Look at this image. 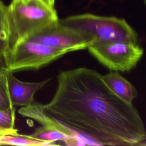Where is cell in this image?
Returning a JSON list of instances; mask_svg holds the SVG:
<instances>
[{
  "instance_id": "52a82bcc",
  "label": "cell",
  "mask_w": 146,
  "mask_h": 146,
  "mask_svg": "<svg viewBox=\"0 0 146 146\" xmlns=\"http://www.w3.org/2000/svg\"><path fill=\"white\" fill-rule=\"evenodd\" d=\"M7 88L11 103L13 107H26L35 100V94L51 79L39 82H26L18 79L11 71H7Z\"/></svg>"
},
{
  "instance_id": "30bf717a",
  "label": "cell",
  "mask_w": 146,
  "mask_h": 146,
  "mask_svg": "<svg viewBox=\"0 0 146 146\" xmlns=\"http://www.w3.org/2000/svg\"><path fill=\"white\" fill-rule=\"evenodd\" d=\"M10 25L8 8L2 0H0V54L7 60L8 55V39Z\"/></svg>"
},
{
  "instance_id": "5b68a950",
  "label": "cell",
  "mask_w": 146,
  "mask_h": 146,
  "mask_svg": "<svg viewBox=\"0 0 146 146\" xmlns=\"http://www.w3.org/2000/svg\"><path fill=\"white\" fill-rule=\"evenodd\" d=\"M90 53L100 63L113 71H129L136 67L144 54L138 44L128 42L92 44Z\"/></svg>"
},
{
  "instance_id": "2e32d148",
  "label": "cell",
  "mask_w": 146,
  "mask_h": 146,
  "mask_svg": "<svg viewBox=\"0 0 146 146\" xmlns=\"http://www.w3.org/2000/svg\"><path fill=\"white\" fill-rule=\"evenodd\" d=\"M12 1H15V0H12Z\"/></svg>"
},
{
  "instance_id": "277c9868",
  "label": "cell",
  "mask_w": 146,
  "mask_h": 146,
  "mask_svg": "<svg viewBox=\"0 0 146 146\" xmlns=\"http://www.w3.org/2000/svg\"><path fill=\"white\" fill-rule=\"evenodd\" d=\"M68 52L34 41L25 39L11 49L7 61V70L12 72L38 70Z\"/></svg>"
},
{
  "instance_id": "9c48e42d",
  "label": "cell",
  "mask_w": 146,
  "mask_h": 146,
  "mask_svg": "<svg viewBox=\"0 0 146 146\" xmlns=\"http://www.w3.org/2000/svg\"><path fill=\"white\" fill-rule=\"evenodd\" d=\"M12 145L20 146H46L56 145L55 143H50L35 139L30 135H19L18 133L0 136V145Z\"/></svg>"
},
{
  "instance_id": "8992f818",
  "label": "cell",
  "mask_w": 146,
  "mask_h": 146,
  "mask_svg": "<svg viewBox=\"0 0 146 146\" xmlns=\"http://www.w3.org/2000/svg\"><path fill=\"white\" fill-rule=\"evenodd\" d=\"M25 39L64 50L68 52L87 48L94 43V39L92 37L61 25L59 20Z\"/></svg>"
},
{
  "instance_id": "ba28073f",
  "label": "cell",
  "mask_w": 146,
  "mask_h": 146,
  "mask_svg": "<svg viewBox=\"0 0 146 146\" xmlns=\"http://www.w3.org/2000/svg\"><path fill=\"white\" fill-rule=\"evenodd\" d=\"M102 78L109 88L123 101L132 104L137 96V91L135 86L122 76L117 71H112Z\"/></svg>"
},
{
  "instance_id": "9a60e30c",
  "label": "cell",
  "mask_w": 146,
  "mask_h": 146,
  "mask_svg": "<svg viewBox=\"0 0 146 146\" xmlns=\"http://www.w3.org/2000/svg\"><path fill=\"white\" fill-rule=\"evenodd\" d=\"M44 2H46L47 4L48 5L54 7V4H55V0H43Z\"/></svg>"
},
{
  "instance_id": "4fadbf2b",
  "label": "cell",
  "mask_w": 146,
  "mask_h": 146,
  "mask_svg": "<svg viewBox=\"0 0 146 146\" xmlns=\"http://www.w3.org/2000/svg\"><path fill=\"white\" fill-rule=\"evenodd\" d=\"M7 64L5 58L2 55L0 54V73L5 72L7 71Z\"/></svg>"
},
{
  "instance_id": "7c38bea8",
  "label": "cell",
  "mask_w": 146,
  "mask_h": 146,
  "mask_svg": "<svg viewBox=\"0 0 146 146\" xmlns=\"http://www.w3.org/2000/svg\"><path fill=\"white\" fill-rule=\"evenodd\" d=\"M15 107L5 110H0V127L6 129H15Z\"/></svg>"
},
{
  "instance_id": "6da1fadb",
  "label": "cell",
  "mask_w": 146,
  "mask_h": 146,
  "mask_svg": "<svg viewBox=\"0 0 146 146\" xmlns=\"http://www.w3.org/2000/svg\"><path fill=\"white\" fill-rule=\"evenodd\" d=\"M51 101L35 100L18 113L76 138L81 145L145 146L146 132L137 109L117 97L97 71H63Z\"/></svg>"
},
{
  "instance_id": "8fae6325",
  "label": "cell",
  "mask_w": 146,
  "mask_h": 146,
  "mask_svg": "<svg viewBox=\"0 0 146 146\" xmlns=\"http://www.w3.org/2000/svg\"><path fill=\"white\" fill-rule=\"evenodd\" d=\"M7 71L0 73V110H5L14 107L10 102L7 88Z\"/></svg>"
},
{
  "instance_id": "7a4b0ae2",
  "label": "cell",
  "mask_w": 146,
  "mask_h": 146,
  "mask_svg": "<svg viewBox=\"0 0 146 146\" xmlns=\"http://www.w3.org/2000/svg\"><path fill=\"white\" fill-rule=\"evenodd\" d=\"M7 8L10 30L6 64L15 44L59 20L54 7L43 0L12 1Z\"/></svg>"
},
{
  "instance_id": "5bb4252c",
  "label": "cell",
  "mask_w": 146,
  "mask_h": 146,
  "mask_svg": "<svg viewBox=\"0 0 146 146\" xmlns=\"http://www.w3.org/2000/svg\"><path fill=\"white\" fill-rule=\"evenodd\" d=\"M18 130L17 129H3L2 128L0 127V136H3L5 135H9V134H14L17 133Z\"/></svg>"
},
{
  "instance_id": "3957f363",
  "label": "cell",
  "mask_w": 146,
  "mask_h": 146,
  "mask_svg": "<svg viewBox=\"0 0 146 146\" xmlns=\"http://www.w3.org/2000/svg\"><path fill=\"white\" fill-rule=\"evenodd\" d=\"M59 22L92 37L94 39V44L111 42H138L137 33L123 18L86 13L59 19Z\"/></svg>"
}]
</instances>
